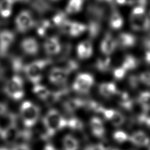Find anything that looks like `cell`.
<instances>
[{
  "instance_id": "obj_1",
  "label": "cell",
  "mask_w": 150,
  "mask_h": 150,
  "mask_svg": "<svg viewBox=\"0 0 150 150\" xmlns=\"http://www.w3.org/2000/svg\"><path fill=\"white\" fill-rule=\"evenodd\" d=\"M42 125L44 132L41 135V138L47 141L59 131L67 128V120L57 110L51 108L42 118Z\"/></svg>"
},
{
  "instance_id": "obj_2",
  "label": "cell",
  "mask_w": 150,
  "mask_h": 150,
  "mask_svg": "<svg viewBox=\"0 0 150 150\" xmlns=\"http://www.w3.org/2000/svg\"><path fill=\"white\" fill-rule=\"evenodd\" d=\"M19 112L22 124L26 128L32 129L40 118L39 107L29 100L22 102L20 106Z\"/></svg>"
},
{
  "instance_id": "obj_3",
  "label": "cell",
  "mask_w": 150,
  "mask_h": 150,
  "mask_svg": "<svg viewBox=\"0 0 150 150\" xmlns=\"http://www.w3.org/2000/svg\"><path fill=\"white\" fill-rule=\"evenodd\" d=\"M52 62V60L50 59H43L35 60L28 64H25L23 73L28 80L33 84L40 83L42 79L43 70Z\"/></svg>"
},
{
  "instance_id": "obj_4",
  "label": "cell",
  "mask_w": 150,
  "mask_h": 150,
  "mask_svg": "<svg viewBox=\"0 0 150 150\" xmlns=\"http://www.w3.org/2000/svg\"><path fill=\"white\" fill-rule=\"evenodd\" d=\"M3 90L11 100L16 101L22 100L25 96L22 78L18 74H14L5 83Z\"/></svg>"
},
{
  "instance_id": "obj_5",
  "label": "cell",
  "mask_w": 150,
  "mask_h": 150,
  "mask_svg": "<svg viewBox=\"0 0 150 150\" xmlns=\"http://www.w3.org/2000/svg\"><path fill=\"white\" fill-rule=\"evenodd\" d=\"M129 21L134 30L144 31L150 29V19L145 14L144 7L134 6L131 13Z\"/></svg>"
},
{
  "instance_id": "obj_6",
  "label": "cell",
  "mask_w": 150,
  "mask_h": 150,
  "mask_svg": "<svg viewBox=\"0 0 150 150\" xmlns=\"http://www.w3.org/2000/svg\"><path fill=\"white\" fill-rule=\"evenodd\" d=\"M15 26L17 31L24 33L29 31L35 26L34 17L30 11L22 10L15 18Z\"/></svg>"
},
{
  "instance_id": "obj_7",
  "label": "cell",
  "mask_w": 150,
  "mask_h": 150,
  "mask_svg": "<svg viewBox=\"0 0 150 150\" xmlns=\"http://www.w3.org/2000/svg\"><path fill=\"white\" fill-rule=\"evenodd\" d=\"M94 83L93 76L88 73H79L75 78L72 89L79 94H87L91 90Z\"/></svg>"
},
{
  "instance_id": "obj_8",
  "label": "cell",
  "mask_w": 150,
  "mask_h": 150,
  "mask_svg": "<svg viewBox=\"0 0 150 150\" xmlns=\"http://www.w3.org/2000/svg\"><path fill=\"white\" fill-rule=\"evenodd\" d=\"M71 73V71L63 66H55L50 69L48 79L53 84L62 85L65 84Z\"/></svg>"
},
{
  "instance_id": "obj_9",
  "label": "cell",
  "mask_w": 150,
  "mask_h": 150,
  "mask_svg": "<svg viewBox=\"0 0 150 150\" xmlns=\"http://www.w3.org/2000/svg\"><path fill=\"white\" fill-rule=\"evenodd\" d=\"M15 39V35L11 30L4 29L0 31V57L6 56Z\"/></svg>"
},
{
  "instance_id": "obj_10",
  "label": "cell",
  "mask_w": 150,
  "mask_h": 150,
  "mask_svg": "<svg viewBox=\"0 0 150 150\" xmlns=\"http://www.w3.org/2000/svg\"><path fill=\"white\" fill-rule=\"evenodd\" d=\"M101 114H102L105 119L115 127L121 126L125 120L124 115L114 109L105 108L103 107Z\"/></svg>"
},
{
  "instance_id": "obj_11",
  "label": "cell",
  "mask_w": 150,
  "mask_h": 150,
  "mask_svg": "<svg viewBox=\"0 0 150 150\" xmlns=\"http://www.w3.org/2000/svg\"><path fill=\"white\" fill-rule=\"evenodd\" d=\"M43 49L45 53L49 56H55L59 54L62 50V46L59 38L57 36L48 37L43 43Z\"/></svg>"
},
{
  "instance_id": "obj_12",
  "label": "cell",
  "mask_w": 150,
  "mask_h": 150,
  "mask_svg": "<svg viewBox=\"0 0 150 150\" xmlns=\"http://www.w3.org/2000/svg\"><path fill=\"white\" fill-rule=\"evenodd\" d=\"M22 52L29 56H35L39 53V45L37 40L33 37L24 38L20 43Z\"/></svg>"
},
{
  "instance_id": "obj_13",
  "label": "cell",
  "mask_w": 150,
  "mask_h": 150,
  "mask_svg": "<svg viewBox=\"0 0 150 150\" xmlns=\"http://www.w3.org/2000/svg\"><path fill=\"white\" fill-rule=\"evenodd\" d=\"M19 130L17 122L12 123L1 129L0 138L8 143L15 142Z\"/></svg>"
},
{
  "instance_id": "obj_14",
  "label": "cell",
  "mask_w": 150,
  "mask_h": 150,
  "mask_svg": "<svg viewBox=\"0 0 150 150\" xmlns=\"http://www.w3.org/2000/svg\"><path fill=\"white\" fill-rule=\"evenodd\" d=\"M70 93V88L67 86L63 87L57 90L51 91L49 97L45 102L47 105H52L60 101L63 102L67 99L66 98L67 96L69 95Z\"/></svg>"
},
{
  "instance_id": "obj_15",
  "label": "cell",
  "mask_w": 150,
  "mask_h": 150,
  "mask_svg": "<svg viewBox=\"0 0 150 150\" xmlns=\"http://www.w3.org/2000/svg\"><path fill=\"white\" fill-rule=\"evenodd\" d=\"M86 100L77 98H70L65 100L62 104L63 109L68 114H72L81 108H84Z\"/></svg>"
},
{
  "instance_id": "obj_16",
  "label": "cell",
  "mask_w": 150,
  "mask_h": 150,
  "mask_svg": "<svg viewBox=\"0 0 150 150\" xmlns=\"http://www.w3.org/2000/svg\"><path fill=\"white\" fill-rule=\"evenodd\" d=\"M117 46L116 39L110 33H107L100 43V50L104 55L109 56L115 51Z\"/></svg>"
},
{
  "instance_id": "obj_17",
  "label": "cell",
  "mask_w": 150,
  "mask_h": 150,
  "mask_svg": "<svg viewBox=\"0 0 150 150\" xmlns=\"http://www.w3.org/2000/svg\"><path fill=\"white\" fill-rule=\"evenodd\" d=\"M87 30V26L79 22L69 21L63 32L71 37H78Z\"/></svg>"
},
{
  "instance_id": "obj_18",
  "label": "cell",
  "mask_w": 150,
  "mask_h": 150,
  "mask_svg": "<svg viewBox=\"0 0 150 150\" xmlns=\"http://www.w3.org/2000/svg\"><path fill=\"white\" fill-rule=\"evenodd\" d=\"M93 46L90 41L86 40L80 42L76 47V53L78 58L86 60L90 58L93 54Z\"/></svg>"
},
{
  "instance_id": "obj_19",
  "label": "cell",
  "mask_w": 150,
  "mask_h": 150,
  "mask_svg": "<svg viewBox=\"0 0 150 150\" xmlns=\"http://www.w3.org/2000/svg\"><path fill=\"white\" fill-rule=\"evenodd\" d=\"M90 128L93 135L98 138L104 137L105 129L103 121L98 117H93L90 120Z\"/></svg>"
},
{
  "instance_id": "obj_20",
  "label": "cell",
  "mask_w": 150,
  "mask_h": 150,
  "mask_svg": "<svg viewBox=\"0 0 150 150\" xmlns=\"http://www.w3.org/2000/svg\"><path fill=\"white\" fill-rule=\"evenodd\" d=\"M129 141L135 146L144 147L150 144L149 137L142 131H137L129 136Z\"/></svg>"
},
{
  "instance_id": "obj_21",
  "label": "cell",
  "mask_w": 150,
  "mask_h": 150,
  "mask_svg": "<svg viewBox=\"0 0 150 150\" xmlns=\"http://www.w3.org/2000/svg\"><path fill=\"white\" fill-rule=\"evenodd\" d=\"M117 45L122 48L127 49L133 47L136 43V38L131 33L122 32L119 34L117 39Z\"/></svg>"
},
{
  "instance_id": "obj_22",
  "label": "cell",
  "mask_w": 150,
  "mask_h": 150,
  "mask_svg": "<svg viewBox=\"0 0 150 150\" xmlns=\"http://www.w3.org/2000/svg\"><path fill=\"white\" fill-rule=\"evenodd\" d=\"M98 91L102 96L105 98H110L113 96L117 95L118 90L114 83L104 82L100 84Z\"/></svg>"
},
{
  "instance_id": "obj_23",
  "label": "cell",
  "mask_w": 150,
  "mask_h": 150,
  "mask_svg": "<svg viewBox=\"0 0 150 150\" xmlns=\"http://www.w3.org/2000/svg\"><path fill=\"white\" fill-rule=\"evenodd\" d=\"M50 90L45 86L38 83L33 84L32 87V92L40 100L45 101L49 97Z\"/></svg>"
},
{
  "instance_id": "obj_24",
  "label": "cell",
  "mask_w": 150,
  "mask_h": 150,
  "mask_svg": "<svg viewBox=\"0 0 150 150\" xmlns=\"http://www.w3.org/2000/svg\"><path fill=\"white\" fill-rule=\"evenodd\" d=\"M63 150H78L79 142L77 139L71 134L66 135L63 139Z\"/></svg>"
},
{
  "instance_id": "obj_25",
  "label": "cell",
  "mask_w": 150,
  "mask_h": 150,
  "mask_svg": "<svg viewBox=\"0 0 150 150\" xmlns=\"http://www.w3.org/2000/svg\"><path fill=\"white\" fill-rule=\"evenodd\" d=\"M13 0H0V16L3 18H9L12 12Z\"/></svg>"
},
{
  "instance_id": "obj_26",
  "label": "cell",
  "mask_w": 150,
  "mask_h": 150,
  "mask_svg": "<svg viewBox=\"0 0 150 150\" xmlns=\"http://www.w3.org/2000/svg\"><path fill=\"white\" fill-rule=\"evenodd\" d=\"M84 0H68L66 6L67 14H75L79 12L83 8Z\"/></svg>"
},
{
  "instance_id": "obj_27",
  "label": "cell",
  "mask_w": 150,
  "mask_h": 150,
  "mask_svg": "<svg viewBox=\"0 0 150 150\" xmlns=\"http://www.w3.org/2000/svg\"><path fill=\"white\" fill-rule=\"evenodd\" d=\"M111 66V59L109 56L104 55V57L98 58L95 63V67L101 73L108 71L110 69Z\"/></svg>"
},
{
  "instance_id": "obj_28",
  "label": "cell",
  "mask_w": 150,
  "mask_h": 150,
  "mask_svg": "<svg viewBox=\"0 0 150 150\" xmlns=\"http://www.w3.org/2000/svg\"><path fill=\"white\" fill-rule=\"evenodd\" d=\"M138 65V59L131 54H127L122 61L121 67H122L127 71L137 68Z\"/></svg>"
},
{
  "instance_id": "obj_29",
  "label": "cell",
  "mask_w": 150,
  "mask_h": 150,
  "mask_svg": "<svg viewBox=\"0 0 150 150\" xmlns=\"http://www.w3.org/2000/svg\"><path fill=\"white\" fill-rule=\"evenodd\" d=\"M123 23V19L120 13L117 11H114L111 13L109 20V23L111 28L115 30L120 29L122 26Z\"/></svg>"
},
{
  "instance_id": "obj_30",
  "label": "cell",
  "mask_w": 150,
  "mask_h": 150,
  "mask_svg": "<svg viewBox=\"0 0 150 150\" xmlns=\"http://www.w3.org/2000/svg\"><path fill=\"white\" fill-rule=\"evenodd\" d=\"M117 94L119 96L118 103L120 105L127 110L131 109L133 104L129 96L126 92H120L119 91Z\"/></svg>"
},
{
  "instance_id": "obj_31",
  "label": "cell",
  "mask_w": 150,
  "mask_h": 150,
  "mask_svg": "<svg viewBox=\"0 0 150 150\" xmlns=\"http://www.w3.org/2000/svg\"><path fill=\"white\" fill-rule=\"evenodd\" d=\"M67 128L73 131H81L84 128L83 122L79 118L71 117L67 118Z\"/></svg>"
},
{
  "instance_id": "obj_32",
  "label": "cell",
  "mask_w": 150,
  "mask_h": 150,
  "mask_svg": "<svg viewBox=\"0 0 150 150\" xmlns=\"http://www.w3.org/2000/svg\"><path fill=\"white\" fill-rule=\"evenodd\" d=\"M138 101L143 110L145 111L150 110V91L141 92L138 97Z\"/></svg>"
},
{
  "instance_id": "obj_33",
  "label": "cell",
  "mask_w": 150,
  "mask_h": 150,
  "mask_svg": "<svg viewBox=\"0 0 150 150\" xmlns=\"http://www.w3.org/2000/svg\"><path fill=\"white\" fill-rule=\"evenodd\" d=\"M113 139L118 143L122 144L129 139V135L127 132L122 130H117L112 134Z\"/></svg>"
},
{
  "instance_id": "obj_34",
  "label": "cell",
  "mask_w": 150,
  "mask_h": 150,
  "mask_svg": "<svg viewBox=\"0 0 150 150\" xmlns=\"http://www.w3.org/2000/svg\"><path fill=\"white\" fill-rule=\"evenodd\" d=\"M50 28L51 25L50 22L48 21H44L38 25L37 32L39 36H45Z\"/></svg>"
},
{
  "instance_id": "obj_35",
  "label": "cell",
  "mask_w": 150,
  "mask_h": 150,
  "mask_svg": "<svg viewBox=\"0 0 150 150\" xmlns=\"http://www.w3.org/2000/svg\"><path fill=\"white\" fill-rule=\"evenodd\" d=\"M127 72V71L122 67L120 66L114 69L112 73H113L114 77L115 79L121 80L125 77Z\"/></svg>"
},
{
  "instance_id": "obj_36",
  "label": "cell",
  "mask_w": 150,
  "mask_h": 150,
  "mask_svg": "<svg viewBox=\"0 0 150 150\" xmlns=\"http://www.w3.org/2000/svg\"><path fill=\"white\" fill-rule=\"evenodd\" d=\"M139 81L143 84L150 86V71H144L139 74Z\"/></svg>"
},
{
  "instance_id": "obj_37",
  "label": "cell",
  "mask_w": 150,
  "mask_h": 150,
  "mask_svg": "<svg viewBox=\"0 0 150 150\" xmlns=\"http://www.w3.org/2000/svg\"><path fill=\"white\" fill-rule=\"evenodd\" d=\"M11 150H32L27 144H16Z\"/></svg>"
},
{
  "instance_id": "obj_38",
  "label": "cell",
  "mask_w": 150,
  "mask_h": 150,
  "mask_svg": "<svg viewBox=\"0 0 150 150\" xmlns=\"http://www.w3.org/2000/svg\"><path fill=\"white\" fill-rule=\"evenodd\" d=\"M84 150H105L101 144L97 145H90L87 146Z\"/></svg>"
},
{
  "instance_id": "obj_39",
  "label": "cell",
  "mask_w": 150,
  "mask_h": 150,
  "mask_svg": "<svg viewBox=\"0 0 150 150\" xmlns=\"http://www.w3.org/2000/svg\"><path fill=\"white\" fill-rule=\"evenodd\" d=\"M8 112V105L6 104L0 102V117L6 114Z\"/></svg>"
},
{
  "instance_id": "obj_40",
  "label": "cell",
  "mask_w": 150,
  "mask_h": 150,
  "mask_svg": "<svg viewBox=\"0 0 150 150\" xmlns=\"http://www.w3.org/2000/svg\"><path fill=\"white\" fill-rule=\"evenodd\" d=\"M140 121L141 122L144 123L150 129V117H148L145 115H143L140 117Z\"/></svg>"
},
{
  "instance_id": "obj_41",
  "label": "cell",
  "mask_w": 150,
  "mask_h": 150,
  "mask_svg": "<svg viewBox=\"0 0 150 150\" xmlns=\"http://www.w3.org/2000/svg\"><path fill=\"white\" fill-rule=\"evenodd\" d=\"M145 60L147 64H150V48H145Z\"/></svg>"
},
{
  "instance_id": "obj_42",
  "label": "cell",
  "mask_w": 150,
  "mask_h": 150,
  "mask_svg": "<svg viewBox=\"0 0 150 150\" xmlns=\"http://www.w3.org/2000/svg\"><path fill=\"white\" fill-rule=\"evenodd\" d=\"M43 150H57V149L54 146H53L52 144H48L45 146Z\"/></svg>"
},
{
  "instance_id": "obj_43",
  "label": "cell",
  "mask_w": 150,
  "mask_h": 150,
  "mask_svg": "<svg viewBox=\"0 0 150 150\" xmlns=\"http://www.w3.org/2000/svg\"><path fill=\"white\" fill-rule=\"evenodd\" d=\"M116 2L120 5H125L128 4L127 0H116Z\"/></svg>"
},
{
  "instance_id": "obj_44",
  "label": "cell",
  "mask_w": 150,
  "mask_h": 150,
  "mask_svg": "<svg viewBox=\"0 0 150 150\" xmlns=\"http://www.w3.org/2000/svg\"><path fill=\"white\" fill-rule=\"evenodd\" d=\"M99 2H112L113 0H97Z\"/></svg>"
},
{
  "instance_id": "obj_45",
  "label": "cell",
  "mask_w": 150,
  "mask_h": 150,
  "mask_svg": "<svg viewBox=\"0 0 150 150\" xmlns=\"http://www.w3.org/2000/svg\"><path fill=\"white\" fill-rule=\"evenodd\" d=\"M0 150H11V149H9V148H8L7 147L1 146V147H0Z\"/></svg>"
},
{
  "instance_id": "obj_46",
  "label": "cell",
  "mask_w": 150,
  "mask_h": 150,
  "mask_svg": "<svg viewBox=\"0 0 150 150\" xmlns=\"http://www.w3.org/2000/svg\"><path fill=\"white\" fill-rule=\"evenodd\" d=\"M49 1H51V2H59L61 0H49Z\"/></svg>"
},
{
  "instance_id": "obj_47",
  "label": "cell",
  "mask_w": 150,
  "mask_h": 150,
  "mask_svg": "<svg viewBox=\"0 0 150 150\" xmlns=\"http://www.w3.org/2000/svg\"><path fill=\"white\" fill-rule=\"evenodd\" d=\"M144 1H145V2H146V3H147V2H148V1H150V0H144Z\"/></svg>"
},
{
  "instance_id": "obj_48",
  "label": "cell",
  "mask_w": 150,
  "mask_h": 150,
  "mask_svg": "<svg viewBox=\"0 0 150 150\" xmlns=\"http://www.w3.org/2000/svg\"><path fill=\"white\" fill-rule=\"evenodd\" d=\"M1 126H0V134H1Z\"/></svg>"
},
{
  "instance_id": "obj_49",
  "label": "cell",
  "mask_w": 150,
  "mask_h": 150,
  "mask_svg": "<svg viewBox=\"0 0 150 150\" xmlns=\"http://www.w3.org/2000/svg\"><path fill=\"white\" fill-rule=\"evenodd\" d=\"M114 150H117V149H114Z\"/></svg>"
},
{
  "instance_id": "obj_50",
  "label": "cell",
  "mask_w": 150,
  "mask_h": 150,
  "mask_svg": "<svg viewBox=\"0 0 150 150\" xmlns=\"http://www.w3.org/2000/svg\"><path fill=\"white\" fill-rule=\"evenodd\" d=\"M149 150H150V148H149Z\"/></svg>"
}]
</instances>
